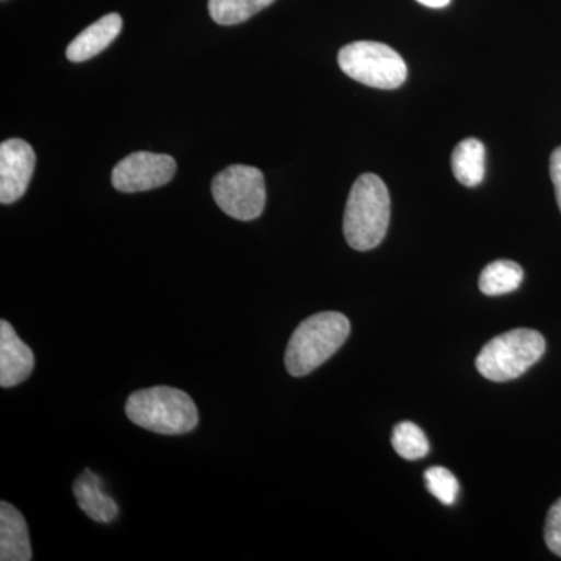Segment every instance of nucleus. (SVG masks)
Segmentation results:
<instances>
[{"mask_svg":"<svg viewBox=\"0 0 561 561\" xmlns=\"http://www.w3.org/2000/svg\"><path fill=\"white\" fill-rule=\"evenodd\" d=\"M390 224V194L375 173L354 181L343 216V234L351 249H376L386 238Z\"/></svg>","mask_w":561,"mask_h":561,"instance_id":"1","label":"nucleus"},{"mask_svg":"<svg viewBox=\"0 0 561 561\" xmlns=\"http://www.w3.org/2000/svg\"><path fill=\"white\" fill-rule=\"evenodd\" d=\"M350 331V320L341 312H320L301 321L284 356L289 375L301 378L317 370L342 348Z\"/></svg>","mask_w":561,"mask_h":561,"instance_id":"2","label":"nucleus"},{"mask_svg":"<svg viewBox=\"0 0 561 561\" xmlns=\"http://www.w3.org/2000/svg\"><path fill=\"white\" fill-rule=\"evenodd\" d=\"M125 412L131 423L162 435L187 434L198 424L197 405L190 394L168 386L135 391Z\"/></svg>","mask_w":561,"mask_h":561,"instance_id":"3","label":"nucleus"},{"mask_svg":"<svg viewBox=\"0 0 561 561\" xmlns=\"http://www.w3.org/2000/svg\"><path fill=\"white\" fill-rule=\"evenodd\" d=\"M545 351L546 341L540 332L519 328L486 343L476 359V368L489 381H512L534 367Z\"/></svg>","mask_w":561,"mask_h":561,"instance_id":"4","label":"nucleus"},{"mask_svg":"<svg viewBox=\"0 0 561 561\" xmlns=\"http://www.w3.org/2000/svg\"><path fill=\"white\" fill-rule=\"evenodd\" d=\"M339 66L350 79L378 90H397L408 79V65L401 55L375 41H356L343 47Z\"/></svg>","mask_w":561,"mask_h":561,"instance_id":"5","label":"nucleus"},{"mask_svg":"<svg viewBox=\"0 0 561 561\" xmlns=\"http://www.w3.org/2000/svg\"><path fill=\"white\" fill-rule=\"evenodd\" d=\"M210 191L219 208L232 219L250 221L264 213L267 191L260 169L230 165L214 179Z\"/></svg>","mask_w":561,"mask_h":561,"instance_id":"6","label":"nucleus"},{"mask_svg":"<svg viewBox=\"0 0 561 561\" xmlns=\"http://www.w3.org/2000/svg\"><path fill=\"white\" fill-rule=\"evenodd\" d=\"M175 172L176 161L169 154L136 151L113 169L111 183L119 192L136 194L165 186Z\"/></svg>","mask_w":561,"mask_h":561,"instance_id":"7","label":"nucleus"},{"mask_svg":"<svg viewBox=\"0 0 561 561\" xmlns=\"http://www.w3.org/2000/svg\"><path fill=\"white\" fill-rule=\"evenodd\" d=\"M35 151L22 139L0 144V203L11 205L20 201L31 184L35 171Z\"/></svg>","mask_w":561,"mask_h":561,"instance_id":"8","label":"nucleus"},{"mask_svg":"<svg viewBox=\"0 0 561 561\" xmlns=\"http://www.w3.org/2000/svg\"><path fill=\"white\" fill-rule=\"evenodd\" d=\"M35 356L9 321H0V386L3 389L20 386L31 378Z\"/></svg>","mask_w":561,"mask_h":561,"instance_id":"9","label":"nucleus"},{"mask_svg":"<svg viewBox=\"0 0 561 561\" xmlns=\"http://www.w3.org/2000/svg\"><path fill=\"white\" fill-rule=\"evenodd\" d=\"M32 559L27 523L16 507L3 501L0 504V560L31 561Z\"/></svg>","mask_w":561,"mask_h":561,"instance_id":"10","label":"nucleus"},{"mask_svg":"<svg viewBox=\"0 0 561 561\" xmlns=\"http://www.w3.org/2000/svg\"><path fill=\"white\" fill-rule=\"evenodd\" d=\"M72 490L79 507L92 522L108 524L119 515V505L103 491L102 479L95 472L91 470L81 472L73 482Z\"/></svg>","mask_w":561,"mask_h":561,"instance_id":"11","label":"nucleus"},{"mask_svg":"<svg viewBox=\"0 0 561 561\" xmlns=\"http://www.w3.org/2000/svg\"><path fill=\"white\" fill-rule=\"evenodd\" d=\"M122 31V18L117 13H110L101 18L90 27L77 36L69 44L66 50V57L72 62H83L91 60L95 55L101 54L106 47L119 36Z\"/></svg>","mask_w":561,"mask_h":561,"instance_id":"12","label":"nucleus"},{"mask_svg":"<svg viewBox=\"0 0 561 561\" xmlns=\"http://www.w3.org/2000/svg\"><path fill=\"white\" fill-rule=\"evenodd\" d=\"M453 173L459 183L476 187L485 175V147L481 140L465 139L454 149Z\"/></svg>","mask_w":561,"mask_h":561,"instance_id":"13","label":"nucleus"},{"mask_svg":"<svg viewBox=\"0 0 561 561\" xmlns=\"http://www.w3.org/2000/svg\"><path fill=\"white\" fill-rule=\"evenodd\" d=\"M524 272L516 262L501 260L486 265L479 278V289L489 297L512 294L522 286Z\"/></svg>","mask_w":561,"mask_h":561,"instance_id":"14","label":"nucleus"},{"mask_svg":"<svg viewBox=\"0 0 561 561\" xmlns=\"http://www.w3.org/2000/svg\"><path fill=\"white\" fill-rule=\"evenodd\" d=\"M275 0H209V14L217 24L236 25L249 21Z\"/></svg>","mask_w":561,"mask_h":561,"instance_id":"15","label":"nucleus"},{"mask_svg":"<svg viewBox=\"0 0 561 561\" xmlns=\"http://www.w3.org/2000/svg\"><path fill=\"white\" fill-rule=\"evenodd\" d=\"M391 445L398 456L405 460H419L427 456L431 446L424 432L411 421H402L397 424L391 437Z\"/></svg>","mask_w":561,"mask_h":561,"instance_id":"16","label":"nucleus"},{"mask_svg":"<svg viewBox=\"0 0 561 561\" xmlns=\"http://www.w3.org/2000/svg\"><path fill=\"white\" fill-rule=\"evenodd\" d=\"M424 482L432 496L442 504L453 505L459 496V481L451 471L443 467H432L424 472Z\"/></svg>","mask_w":561,"mask_h":561,"instance_id":"17","label":"nucleus"},{"mask_svg":"<svg viewBox=\"0 0 561 561\" xmlns=\"http://www.w3.org/2000/svg\"><path fill=\"white\" fill-rule=\"evenodd\" d=\"M545 540L556 556L561 557V500L552 505L545 527Z\"/></svg>","mask_w":561,"mask_h":561,"instance_id":"18","label":"nucleus"},{"mask_svg":"<svg viewBox=\"0 0 561 561\" xmlns=\"http://www.w3.org/2000/svg\"><path fill=\"white\" fill-rule=\"evenodd\" d=\"M551 179L556 187V198L561 210V147L551 154Z\"/></svg>","mask_w":561,"mask_h":561,"instance_id":"19","label":"nucleus"},{"mask_svg":"<svg viewBox=\"0 0 561 561\" xmlns=\"http://www.w3.org/2000/svg\"><path fill=\"white\" fill-rule=\"evenodd\" d=\"M421 5L430 7V9H445L451 0H416Z\"/></svg>","mask_w":561,"mask_h":561,"instance_id":"20","label":"nucleus"}]
</instances>
